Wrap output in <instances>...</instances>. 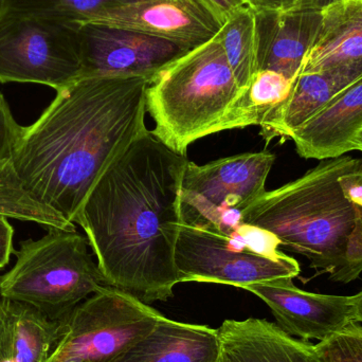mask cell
I'll use <instances>...</instances> for the list:
<instances>
[{
    "mask_svg": "<svg viewBox=\"0 0 362 362\" xmlns=\"http://www.w3.org/2000/svg\"><path fill=\"white\" fill-rule=\"evenodd\" d=\"M238 2H240V4H242L243 6H244V0H238Z\"/></svg>",
    "mask_w": 362,
    "mask_h": 362,
    "instance_id": "cell-35",
    "label": "cell"
},
{
    "mask_svg": "<svg viewBox=\"0 0 362 362\" xmlns=\"http://www.w3.org/2000/svg\"><path fill=\"white\" fill-rule=\"evenodd\" d=\"M4 12L45 15L71 23L95 21L119 6L142 0H4ZM196 1V0H195Z\"/></svg>",
    "mask_w": 362,
    "mask_h": 362,
    "instance_id": "cell-23",
    "label": "cell"
},
{
    "mask_svg": "<svg viewBox=\"0 0 362 362\" xmlns=\"http://www.w3.org/2000/svg\"><path fill=\"white\" fill-rule=\"evenodd\" d=\"M322 10H253L255 71L270 70L295 80L316 40Z\"/></svg>",
    "mask_w": 362,
    "mask_h": 362,
    "instance_id": "cell-12",
    "label": "cell"
},
{
    "mask_svg": "<svg viewBox=\"0 0 362 362\" xmlns=\"http://www.w3.org/2000/svg\"><path fill=\"white\" fill-rule=\"evenodd\" d=\"M0 215L6 218L37 223L47 229L76 231L74 223L36 202L25 192L12 161L0 163Z\"/></svg>",
    "mask_w": 362,
    "mask_h": 362,
    "instance_id": "cell-20",
    "label": "cell"
},
{
    "mask_svg": "<svg viewBox=\"0 0 362 362\" xmlns=\"http://www.w3.org/2000/svg\"><path fill=\"white\" fill-rule=\"evenodd\" d=\"M8 219L0 215V270L8 265L13 253L14 229Z\"/></svg>",
    "mask_w": 362,
    "mask_h": 362,
    "instance_id": "cell-30",
    "label": "cell"
},
{
    "mask_svg": "<svg viewBox=\"0 0 362 362\" xmlns=\"http://www.w3.org/2000/svg\"><path fill=\"white\" fill-rule=\"evenodd\" d=\"M274 161L267 150L202 165L187 161L181 182L183 223L233 235L244 226L243 212L266 193Z\"/></svg>",
    "mask_w": 362,
    "mask_h": 362,
    "instance_id": "cell-7",
    "label": "cell"
},
{
    "mask_svg": "<svg viewBox=\"0 0 362 362\" xmlns=\"http://www.w3.org/2000/svg\"><path fill=\"white\" fill-rule=\"evenodd\" d=\"M88 245L78 232L59 229L23 240L14 266L0 276V297L29 304L59 321L108 286Z\"/></svg>",
    "mask_w": 362,
    "mask_h": 362,
    "instance_id": "cell-5",
    "label": "cell"
},
{
    "mask_svg": "<svg viewBox=\"0 0 362 362\" xmlns=\"http://www.w3.org/2000/svg\"><path fill=\"white\" fill-rule=\"evenodd\" d=\"M274 234L243 226L233 235L182 223L175 249L180 282L249 285L299 276V263L278 250Z\"/></svg>",
    "mask_w": 362,
    "mask_h": 362,
    "instance_id": "cell-6",
    "label": "cell"
},
{
    "mask_svg": "<svg viewBox=\"0 0 362 362\" xmlns=\"http://www.w3.org/2000/svg\"><path fill=\"white\" fill-rule=\"evenodd\" d=\"M59 362H86L82 361H78V359H67V361H62Z\"/></svg>",
    "mask_w": 362,
    "mask_h": 362,
    "instance_id": "cell-34",
    "label": "cell"
},
{
    "mask_svg": "<svg viewBox=\"0 0 362 362\" xmlns=\"http://www.w3.org/2000/svg\"><path fill=\"white\" fill-rule=\"evenodd\" d=\"M21 131L23 127L16 122L8 102L0 93V163L12 161Z\"/></svg>",
    "mask_w": 362,
    "mask_h": 362,
    "instance_id": "cell-26",
    "label": "cell"
},
{
    "mask_svg": "<svg viewBox=\"0 0 362 362\" xmlns=\"http://www.w3.org/2000/svg\"><path fill=\"white\" fill-rule=\"evenodd\" d=\"M329 1H331L332 4V2L336 1V0H329Z\"/></svg>",
    "mask_w": 362,
    "mask_h": 362,
    "instance_id": "cell-36",
    "label": "cell"
},
{
    "mask_svg": "<svg viewBox=\"0 0 362 362\" xmlns=\"http://www.w3.org/2000/svg\"><path fill=\"white\" fill-rule=\"evenodd\" d=\"M352 148L353 151H361V152H362V129L361 131L357 134L354 141H353Z\"/></svg>",
    "mask_w": 362,
    "mask_h": 362,
    "instance_id": "cell-32",
    "label": "cell"
},
{
    "mask_svg": "<svg viewBox=\"0 0 362 362\" xmlns=\"http://www.w3.org/2000/svg\"><path fill=\"white\" fill-rule=\"evenodd\" d=\"M293 80L270 70H257L238 102L231 129L261 125L270 110L291 91Z\"/></svg>",
    "mask_w": 362,
    "mask_h": 362,
    "instance_id": "cell-22",
    "label": "cell"
},
{
    "mask_svg": "<svg viewBox=\"0 0 362 362\" xmlns=\"http://www.w3.org/2000/svg\"><path fill=\"white\" fill-rule=\"evenodd\" d=\"M362 272V216L357 218L356 223L349 236L344 250V263L333 282L348 283L356 280Z\"/></svg>",
    "mask_w": 362,
    "mask_h": 362,
    "instance_id": "cell-25",
    "label": "cell"
},
{
    "mask_svg": "<svg viewBox=\"0 0 362 362\" xmlns=\"http://www.w3.org/2000/svg\"><path fill=\"white\" fill-rule=\"evenodd\" d=\"M144 76H83L23 127L12 157L33 199L76 223L95 183L148 129Z\"/></svg>",
    "mask_w": 362,
    "mask_h": 362,
    "instance_id": "cell-2",
    "label": "cell"
},
{
    "mask_svg": "<svg viewBox=\"0 0 362 362\" xmlns=\"http://www.w3.org/2000/svg\"><path fill=\"white\" fill-rule=\"evenodd\" d=\"M78 27L45 15H0V83H32L59 91L80 78Z\"/></svg>",
    "mask_w": 362,
    "mask_h": 362,
    "instance_id": "cell-8",
    "label": "cell"
},
{
    "mask_svg": "<svg viewBox=\"0 0 362 362\" xmlns=\"http://www.w3.org/2000/svg\"><path fill=\"white\" fill-rule=\"evenodd\" d=\"M59 322L29 304L0 297V362H47Z\"/></svg>",
    "mask_w": 362,
    "mask_h": 362,
    "instance_id": "cell-19",
    "label": "cell"
},
{
    "mask_svg": "<svg viewBox=\"0 0 362 362\" xmlns=\"http://www.w3.org/2000/svg\"><path fill=\"white\" fill-rule=\"evenodd\" d=\"M234 76L246 88L255 72V12L242 6L223 23L216 35Z\"/></svg>",
    "mask_w": 362,
    "mask_h": 362,
    "instance_id": "cell-21",
    "label": "cell"
},
{
    "mask_svg": "<svg viewBox=\"0 0 362 362\" xmlns=\"http://www.w3.org/2000/svg\"><path fill=\"white\" fill-rule=\"evenodd\" d=\"M329 0H244V6L252 10H293V8H325Z\"/></svg>",
    "mask_w": 362,
    "mask_h": 362,
    "instance_id": "cell-27",
    "label": "cell"
},
{
    "mask_svg": "<svg viewBox=\"0 0 362 362\" xmlns=\"http://www.w3.org/2000/svg\"><path fill=\"white\" fill-rule=\"evenodd\" d=\"M362 169V158L325 159L302 177L264 194L243 212V225L274 234L283 246L334 278L349 236L361 216L344 198L340 176Z\"/></svg>",
    "mask_w": 362,
    "mask_h": 362,
    "instance_id": "cell-3",
    "label": "cell"
},
{
    "mask_svg": "<svg viewBox=\"0 0 362 362\" xmlns=\"http://www.w3.org/2000/svg\"><path fill=\"white\" fill-rule=\"evenodd\" d=\"M83 76L155 78L196 47L104 23H80Z\"/></svg>",
    "mask_w": 362,
    "mask_h": 362,
    "instance_id": "cell-10",
    "label": "cell"
},
{
    "mask_svg": "<svg viewBox=\"0 0 362 362\" xmlns=\"http://www.w3.org/2000/svg\"><path fill=\"white\" fill-rule=\"evenodd\" d=\"M322 15L302 71L344 70L362 76V0H336Z\"/></svg>",
    "mask_w": 362,
    "mask_h": 362,
    "instance_id": "cell-17",
    "label": "cell"
},
{
    "mask_svg": "<svg viewBox=\"0 0 362 362\" xmlns=\"http://www.w3.org/2000/svg\"><path fill=\"white\" fill-rule=\"evenodd\" d=\"M218 329L165 318L110 362H218Z\"/></svg>",
    "mask_w": 362,
    "mask_h": 362,
    "instance_id": "cell-18",
    "label": "cell"
},
{
    "mask_svg": "<svg viewBox=\"0 0 362 362\" xmlns=\"http://www.w3.org/2000/svg\"><path fill=\"white\" fill-rule=\"evenodd\" d=\"M361 129L362 78L338 93L291 140L302 158L325 160L352 152L353 141Z\"/></svg>",
    "mask_w": 362,
    "mask_h": 362,
    "instance_id": "cell-15",
    "label": "cell"
},
{
    "mask_svg": "<svg viewBox=\"0 0 362 362\" xmlns=\"http://www.w3.org/2000/svg\"><path fill=\"white\" fill-rule=\"evenodd\" d=\"M243 91L215 36L153 78L146 93L152 133L187 156L193 142L231 129Z\"/></svg>",
    "mask_w": 362,
    "mask_h": 362,
    "instance_id": "cell-4",
    "label": "cell"
},
{
    "mask_svg": "<svg viewBox=\"0 0 362 362\" xmlns=\"http://www.w3.org/2000/svg\"><path fill=\"white\" fill-rule=\"evenodd\" d=\"M163 317L134 296L105 286L59 319V339L47 362H110Z\"/></svg>",
    "mask_w": 362,
    "mask_h": 362,
    "instance_id": "cell-9",
    "label": "cell"
},
{
    "mask_svg": "<svg viewBox=\"0 0 362 362\" xmlns=\"http://www.w3.org/2000/svg\"><path fill=\"white\" fill-rule=\"evenodd\" d=\"M316 346L325 362H362V325L352 322Z\"/></svg>",
    "mask_w": 362,
    "mask_h": 362,
    "instance_id": "cell-24",
    "label": "cell"
},
{
    "mask_svg": "<svg viewBox=\"0 0 362 362\" xmlns=\"http://www.w3.org/2000/svg\"><path fill=\"white\" fill-rule=\"evenodd\" d=\"M245 289L267 304L282 331L306 341H325L357 322L354 296L308 293L298 288L293 279L249 285Z\"/></svg>",
    "mask_w": 362,
    "mask_h": 362,
    "instance_id": "cell-11",
    "label": "cell"
},
{
    "mask_svg": "<svg viewBox=\"0 0 362 362\" xmlns=\"http://www.w3.org/2000/svg\"><path fill=\"white\" fill-rule=\"evenodd\" d=\"M200 6L208 10L221 25L243 4L238 0H196Z\"/></svg>",
    "mask_w": 362,
    "mask_h": 362,
    "instance_id": "cell-29",
    "label": "cell"
},
{
    "mask_svg": "<svg viewBox=\"0 0 362 362\" xmlns=\"http://www.w3.org/2000/svg\"><path fill=\"white\" fill-rule=\"evenodd\" d=\"M340 187L344 198L359 211L362 216V169L354 170L340 176Z\"/></svg>",
    "mask_w": 362,
    "mask_h": 362,
    "instance_id": "cell-28",
    "label": "cell"
},
{
    "mask_svg": "<svg viewBox=\"0 0 362 362\" xmlns=\"http://www.w3.org/2000/svg\"><path fill=\"white\" fill-rule=\"evenodd\" d=\"M362 76L351 71L300 72L287 97L268 112L261 127L266 140H291L293 134L318 115L338 93Z\"/></svg>",
    "mask_w": 362,
    "mask_h": 362,
    "instance_id": "cell-16",
    "label": "cell"
},
{
    "mask_svg": "<svg viewBox=\"0 0 362 362\" xmlns=\"http://www.w3.org/2000/svg\"><path fill=\"white\" fill-rule=\"evenodd\" d=\"M357 322L362 323V291L354 295Z\"/></svg>",
    "mask_w": 362,
    "mask_h": 362,
    "instance_id": "cell-31",
    "label": "cell"
},
{
    "mask_svg": "<svg viewBox=\"0 0 362 362\" xmlns=\"http://www.w3.org/2000/svg\"><path fill=\"white\" fill-rule=\"evenodd\" d=\"M4 11H6V1L0 0V15L4 14Z\"/></svg>",
    "mask_w": 362,
    "mask_h": 362,
    "instance_id": "cell-33",
    "label": "cell"
},
{
    "mask_svg": "<svg viewBox=\"0 0 362 362\" xmlns=\"http://www.w3.org/2000/svg\"><path fill=\"white\" fill-rule=\"evenodd\" d=\"M93 23L142 32L194 47L210 42L223 27L218 19L195 0H142L119 6Z\"/></svg>",
    "mask_w": 362,
    "mask_h": 362,
    "instance_id": "cell-13",
    "label": "cell"
},
{
    "mask_svg": "<svg viewBox=\"0 0 362 362\" xmlns=\"http://www.w3.org/2000/svg\"><path fill=\"white\" fill-rule=\"evenodd\" d=\"M187 161L146 129L104 172L76 217L106 284L146 304L167 301L180 283L175 249Z\"/></svg>",
    "mask_w": 362,
    "mask_h": 362,
    "instance_id": "cell-1",
    "label": "cell"
},
{
    "mask_svg": "<svg viewBox=\"0 0 362 362\" xmlns=\"http://www.w3.org/2000/svg\"><path fill=\"white\" fill-rule=\"evenodd\" d=\"M218 362H325L316 346L264 319L225 320Z\"/></svg>",
    "mask_w": 362,
    "mask_h": 362,
    "instance_id": "cell-14",
    "label": "cell"
}]
</instances>
